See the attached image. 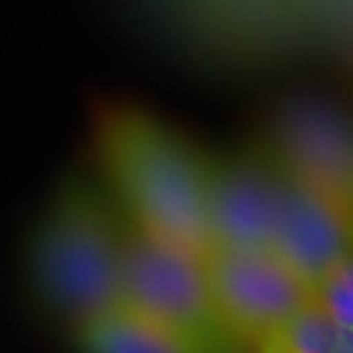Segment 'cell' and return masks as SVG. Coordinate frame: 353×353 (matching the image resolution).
<instances>
[{"label":"cell","mask_w":353,"mask_h":353,"mask_svg":"<svg viewBox=\"0 0 353 353\" xmlns=\"http://www.w3.org/2000/svg\"><path fill=\"white\" fill-rule=\"evenodd\" d=\"M256 139L285 180L353 212L350 121L336 103L289 97L271 112L268 127Z\"/></svg>","instance_id":"cell-4"},{"label":"cell","mask_w":353,"mask_h":353,"mask_svg":"<svg viewBox=\"0 0 353 353\" xmlns=\"http://www.w3.org/2000/svg\"><path fill=\"white\" fill-rule=\"evenodd\" d=\"M74 333L80 353H201L127 306L109 309L74 327Z\"/></svg>","instance_id":"cell-8"},{"label":"cell","mask_w":353,"mask_h":353,"mask_svg":"<svg viewBox=\"0 0 353 353\" xmlns=\"http://www.w3.org/2000/svg\"><path fill=\"white\" fill-rule=\"evenodd\" d=\"M130 221L94 176H71L41 215L30 271L41 301L80 327L121 306Z\"/></svg>","instance_id":"cell-2"},{"label":"cell","mask_w":353,"mask_h":353,"mask_svg":"<svg viewBox=\"0 0 353 353\" xmlns=\"http://www.w3.org/2000/svg\"><path fill=\"white\" fill-rule=\"evenodd\" d=\"M203 265L218 312L250 353L309 303V289L271 250H209Z\"/></svg>","instance_id":"cell-6"},{"label":"cell","mask_w":353,"mask_h":353,"mask_svg":"<svg viewBox=\"0 0 353 353\" xmlns=\"http://www.w3.org/2000/svg\"><path fill=\"white\" fill-rule=\"evenodd\" d=\"M283 183L259 139L209 157V250H271Z\"/></svg>","instance_id":"cell-5"},{"label":"cell","mask_w":353,"mask_h":353,"mask_svg":"<svg viewBox=\"0 0 353 353\" xmlns=\"http://www.w3.org/2000/svg\"><path fill=\"white\" fill-rule=\"evenodd\" d=\"M350 297H353V265L345 259L336 265L330 274H324L312 289H309V303L318 306L327 318L353 333V321H350Z\"/></svg>","instance_id":"cell-10"},{"label":"cell","mask_w":353,"mask_h":353,"mask_svg":"<svg viewBox=\"0 0 353 353\" xmlns=\"http://www.w3.org/2000/svg\"><path fill=\"white\" fill-rule=\"evenodd\" d=\"M253 353H353V336L318 306L306 303L277 330H271Z\"/></svg>","instance_id":"cell-9"},{"label":"cell","mask_w":353,"mask_h":353,"mask_svg":"<svg viewBox=\"0 0 353 353\" xmlns=\"http://www.w3.org/2000/svg\"><path fill=\"white\" fill-rule=\"evenodd\" d=\"M271 253L306 289L350 259V212L327 197L285 180Z\"/></svg>","instance_id":"cell-7"},{"label":"cell","mask_w":353,"mask_h":353,"mask_svg":"<svg viewBox=\"0 0 353 353\" xmlns=\"http://www.w3.org/2000/svg\"><path fill=\"white\" fill-rule=\"evenodd\" d=\"M103 185L139 233L209 253V157L174 127L136 106L103 109L97 121Z\"/></svg>","instance_id":"cell-1"},{"label":"cell","mask_w":353,"mask_h":353,"mask_svg":"<svg viewBox=\"0 0 353 353\" xmlns=\"http://www.w3.org/2000/svg\"><path fill=\"white\" fill-rule=\"evenodd\" d=\"M121 306L165 327L201 353H250L209 289L203 256L130 227L124 271H121Z\"/></svg>","instance_id":"cell-3"}]
</instances>
